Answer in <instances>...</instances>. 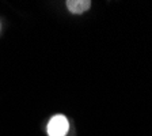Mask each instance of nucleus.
I'll use <instances>...</instances> for the list:
<instances>
[{
  "mask_svg": "<svg viewBox=\"0 0 152 136\" xmlns=\"http://www.w3.org/2000/svg\"><path fill=\"white\" fill-rule=\"evenodd\" d=\"M65 4L66 8L69 10L72 14H83L91 7L90 0H68Z\"/></svg>",
  "mask_w": 152,
  "mask_h": 136,
  "instance_id": "2",
  "label": "nucleus"
},
{
  "mask_svg": "<svg viewBox=\"0 0 152 136\" xmlns=\"http://www.w3.org/2000/svg\"><path fill=\"white\" fill-rule=\"evenodd\" d=\"M69 129V123L65 116L56 114L48 123V135L49 136H65Z\"/></svg>",
  "mask_w": 152,
  "mask_h": 136,
  "instance_id": "1",
  "label": "nucleus"
}]
</instances>
